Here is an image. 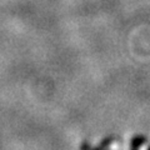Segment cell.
I'll return each instance as SVG.
<instances>
[{"mask_svg": "<svg viewBox=\"0 0 150 150\" xmlns=\"http://www.w3.org/2000/svg\"><path fill=\"white\" fill-rule=\"evenodd\" d=\"M148 143V138L145 137V135H135V137L130 140V144H129V146L130 149H133V150H137V149H140L142 146H144L145 144Z\"/></svg>", "mask_w": 150, "mask_h": 150, "instance_id": "6da1fadb", "label": "cell"}, {"mask_svg": "<svg viewBox=\"0 0 150 150\" xmlns=\"http://www.w3.org/2000/svg\"><path fill=\"white\" fill-rule=\"evenodd\" d=\"M112 143H114V137H108L105 139H103L101 142L96 145V149H106V148H109Z\"/></svg>", "mask_w": 150, "mask_h": 150, "instance_id": "7a4b0ae2", "label": "cell"}, {"mask_svg": "<svg viewBox=\"0 0 150 150\" xmlns=\"http://www.w3.org/2000/svg\"><path fill=\"white\" fill-rule=\"evenodd\" d=\"M93 146H91V144H89V143H86V142H84L81 145H80V149H91Z\"/></svg>", "mask_w": 150, "mask_h": 150, "instance_id": "3957f363", "label": "cell"}, {"mask_svg": "<svg viewBox=\"0 0 150 150\" xmlns=\"http://www.w3.org/2000/svg\"><path fill=\"white\" fill-rule=\"evenodd\" d=\"M148 150H150V144H149V145H148Z\"/></svg>", "mask_w": 150, "mask_h": 150, "instance_id": "277c9868", "label": "cell"}]
</instances>
